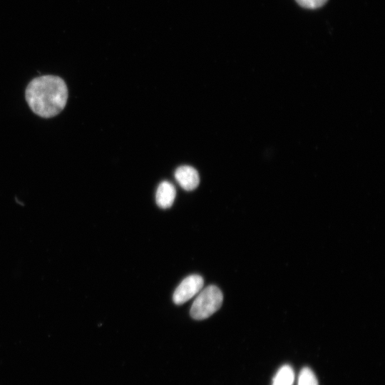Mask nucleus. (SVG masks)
<instances>
[{"instance_id": "nucleus-1", "label": "nucleus", "mask_w": 385, "mask_h": 385, "mask_svg": "<svg viewBox=\"0 0 385 385\" xmlns=\"http://www.w3.org/2000/svg\"><path fill=\"white\" fill-rule=\"evenodd\" d=\"M68 95L65 81L53 75L34 78L25 92L26 101L31 111L45 118L56 116L64 108Z\"/></svg>"}, {"instance_id": "nucleus-2", "label": "nucleus", "mask_w": 385, "mask_h": 385, "mask_svg": "<svg viewBox=\"0 0 385 385\" xmlns=\"http://www.w3.org/2000/svg\"><path fill=\"white\" fill-rule=\"evenodd\" d=\"M223 294L215 285H209L200 291L190 308V316L197 320L212 315L222 306Z\"/></svg>"}, {"instance_id": "nucleus-6", "label": "nucleus", "mask_w": 385, "mask_h": 385, "mask_svg": "<svg viewBox=\"0 0 385 385\" xmlns=\"http://www.w3.org/2000/svg\"><path fill=\"white\" fill-rule=\"evenodd\" d=\"M294 380V374L292 368L289 365H284L275 374L272 385H292Z\"/></svg>"}, {"instance_id": "nucleus-3", "label": "nucleus", "mask_w": 385, "mask_h": 385, "mask_svg": "<svg viewBox=\"0 0 385 385\" xmlns=\"http://www.w3.org/2000/svg\"><path fill=\"white\" fill-rule=\"evenodd\" d=\"M204 284L202 277L198 274H192L185 277L175 289L173 299L175 304H182L202 289Z\"/></svg>"}, {"instance_id": "nucleus-7", "label": "nucleus", "mask_w": 385, "mask_h": 385, "mask_svg": "<svg viewBox=\"0 0 385 385\" xmlns=\"http://www.w3.org/2000/svg\"><path fill=\"white\" fill-rule=\"evenodd\" d=\"M297 385H318V382L314 372L304 367L299 374Z\"/></svg>"}, {"instance_id": "nucleus-4", "label": "nucleus", "mask_w": 385, "mask_h": 385, "mask_svg": "<svg viewBox=\"0 0 385 385\" xmlns=\"http://www.w3.org/2000/svg\"><path fill=\"white\" fill-rule=\"evenodd\" d=\"M175 178L180 185L188 191L195 189L200 183L197 171L188 165L178 168L175 172Z\"/></svg>"}, {"instance_id": "nucleus-8", "label": "nucleus", "mask_w": 385, "mask_h": 385, "mask_svg": "<svg viewBox=\"0 0 385 385\" xmlns=\"http://www.w3.org/2000/svg\"><path fill=\"white\" fill-rule=\"evenodd\" d=\"M302 7L309 9H316L323 6L328 0H295Z\"/></svg>"}, {"instance_id": "nucleus-5", "label": "nucleus", "mask_w": 385, "mask_h": 385, "mask_svg": "<svg viewBox=\"0 0 385 385\" xmlns=\"http://www.w3.org/2000/svg\"><path fill=\"white\" fill-rule=\"evenodd\" d=\"M176 191L172 183L168 181H163L158 187L155 200L157 205L163 208L170 207L175 198Z\"/></svg>"}]
</instances>
